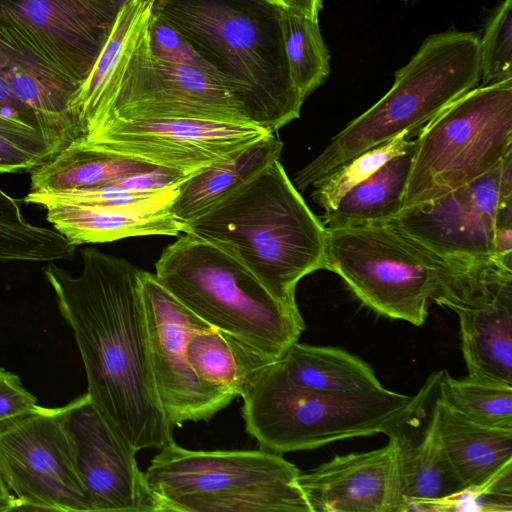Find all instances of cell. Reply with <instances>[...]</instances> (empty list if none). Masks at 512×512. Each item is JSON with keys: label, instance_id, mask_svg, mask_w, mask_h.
<instances>
[{"label": "cell", "instance_id": "obj_33", "mask_svg": "<svg viewBox=\"0 0 512 512\" xmlns=\"http://www.w3.org/2000/svg\"><path fill=\"white\" fill-rule=\"evenodd\" d=\"M60 150L44 133L0 107V173L32 171Z\"/></svg>", "mask_w": 512, "mask_h": 512}, {"label": "cell", "instance_id": "obj_39", "mask_svg": "<svg viewBox=\"0 0 512 512\" xmlns=\"http://www.w3.org/2000/svg\"><path fill=\"white\" fill-rule=\"evenodd\" d=\"M284 9L302 15L310 20L319 21L323 0H282Z\"/></svg>", "mask_w": 512, "mask_h": 512}, {"label": "cell", "instance_id": "obj_13", "mask_svg": "<svg viewBox=\"0 0 512 512\" xmlns=\"http://www.w3.org/2000/svg\"><path fill=\"white\" fill-rule=\"evenodd\" d=\"M146 26L130 48L101 127L116 118L250 123L236 98L216 77L156 58L149 48Z\"/></svg>", "mask_w": 512, "mask_h": 512}, {"label": "cell", "instance_id": "obj_8", "mask_svg": "<svg viewBox=\"0 0 512 512\" xmlns=\"http://www.w3.org/2000/svg\"><path fill=\"white\" fill-rule=\"evenodd\" d=\"M512 150V78L477 86L418 133L402 210L485 175Z\"/></svg>", "mask_w": 512, "mask_h": 512}, {"label": "cell", "instance_id": "obj_23", "mask_svg": "<svg viewBox=\"0 0 512 512\" xmlns=\"http://www.w3.org/2000/svg\"><path fill=\"white\" fill-rule=\"evenodd\" d=\"M0 78L66 146L83 136L68 109L73 91L18 49L1 42Z\"/></svg>", "mask_w": 512, "mask_h": 512}, {"label": "cell", "instance_id": "obj_34", "mask_svg": "<svg viewBox=\"0 0 512 512\" xmlns=\"http://www.w3.org/2000/svg\"><path fill=\"white\" fill-rule=\"evenodd\" d=\"M480 85L512 78V0H503L490 14L480 38Z\"/></svg>", "mask_w": 512, "mask_h": 512}, {"label": "cell", "instance_id": "obj_30", "mask_svg": "<svg viewBox=\"0 0 512 512\" xmlns=\"http://www.w3.org/2000/svg\"><path fill=\"white\" fill-rule=\"evenodd\" d=\"M438 399L478 424L512 429V385L468 375L455 379L442 370Z\"/></svg>", "mask_w": 512, "mask_h": 512}, {"label": "cell", "instance_id": "obj_31", "mask_svg": "<svg viewBox=\"0 0 512 512\" xmlns=\"http://www.w3.org/2000/svg\"><path fill=\"white\" fill-rule=\"evenodd\" d=\"M285 51L292 80L305 99L330 74V53L323 40L319 21L284 9Z\"/></svg>", "mask_w": 512, "mask_h": 512}, {"label": "cell", "instance_id": "obj_2", "mask_svg": "<svg viewBox=\"0 0 512 512\" xmlns=\"http://www.w3.org/2000/svg\"><path fill=\"white\" fill-rule=\"evenodd\" d=\"M219 75L247 120L274 133L300 115L284 42V8L267 0H152Z\"/></svg>", "mask_w": 512, "mask_h": 512}, {"label": "cell", "instance_id": "obj_14", "mask_svg": "<svg viewBox=\"0 0 512 512\" xmlns=\"http://www.w3.org/2000/svg\"><path fill=\"white\" fill-rule=\"evenodd\" d=\"M141 289L150 365L157 395L169 424L209 421L235 397L203 381L187 358V343L212 326L199 318L143 270Z\"/></svg>", "mask_w": 512, "mask_h": 512}, {"label": "cell", "instance_id": "obj_41", "mask_svg": "<svg viewBox=\"0 0 512 512\" xmlns=\"http://www.w3.org/2000/svg\"><path fill=\"white\" fill-rule=\"evenodd\" d=\"M267 1L272 2V3L276 4V5H279V6L284 8L282 0H267Z\"/></svg>", "mask_w": 512, "mask_h": 512}, {"label": "cell", "instance_id": "obj_32", "mask_svg": "<svg viewBox=\"0 0 512 512\" xmlns=\"http://www.w3.org/2000/svg\"><path fill=\"white\" fill-rule=\"evenodd\" d=\"M414 132H404L392 140L372 148L324 175L312 185V197L324 211L336 207L340 199L393 157L410 148Z\"/></svg>", "mask_w": 512, "mask_h": 512}, {"label": "cell", "instance_id": "obj_27", "mask_svg": "<svg viewBox=\"0 0 512 512\" xmlns=\"http://www.w3.org/2000/svg\"><path fill=\"white\" fill-rule=\"evenodd\" d=\"M187 358L205 382L241 397L256 375L275 362L240 339L216 328L194 333Z\"/></svg>", "mask_w": 512, "mask_h": 512}, {"label": "cell", "instance_id": "obj_17", "mask_svg": "<svg viewBox=\"0 0 512 512\" xmlns=\"http://www.w3.org/2000/svg\"><path fill=\"white\" fill-rule=\"evenodd\" d=\"M68 428L79 476L93 512H160L136 451L114 429L86 392L68 403Z\"/></svg>", "mask_w": 512, "mask_h": 512}, {"label": "cell", "instance_id": "obj_36", "mask_svg": "<svg viewBox=\"0 0 512 512\" xmlns=\"http://www.w3.org/2000/svg\"><path fill=\"white\" fill-rule=\"evenodd\" d=\"M146 33L150 51L156 58L202 70L224 84L216 71L201 58L185 37L164 18L151 11Z\"/></svg>", "mask_w": 512, "mask_h": 512}, {"label": "cell", "instance_id": "obj_6", "mask_svg": "<svg viewBox=\"0 0 512 512\" xmlns=\"http://www.w3.org/2000/svg\"><path fill=\"white\" fill-rule=\"evenodd\" d=\"M158 282L186 308L277 361L305 329L298 308L277 300L239 260L184 233L155 264Z\"/></svg>", "mask_w": 512, "mask_h": 512}, {"label": "cell", "instance_id": "obj_12", "mask_svg": "<svg viewBox=\"0 0 512 512\" xmlns=\"http://www.w3.org/2000/svg\"><path fill=\"white\" fill-rule=\"evenodd\" d=\"M512 265L443 260L432 298L456 313L468 375L512 385Z\"/></svg>", "mask_w": 512, "mask_h": 512}, {"label": "cell", "instance_id": "obj_15", "mask_svg": "<svg viewBox=\"0 0 512 512\" xmlns=\"http://www.w3.org/2000/svg\"><path fill=\"white\" fill-rule=\"evenodd\" d=\"M270 133L251 123L116 118L80 139L99 149L189 176L231 159Z\"/></svg>", "mask_w": 512, "mask_h": 512}, {"label": "cell", "instance_id": "obj_3", "mask_svg": "<svg viewBox=\"0 0 512 512\" xmlns=\"http://www.w3.org/2000/svg\"><path fill=\"white\" fill-rule=\"evenodd\" d=\"M230 253L281 303L298 308V282L327 270V229L309 209L280 159L185 224V232Z\"/></svg>", "mask_w": 512, "mask_h": 512}, {"label": "cell", "instance_id": "obj_20", "mask_svg": "<svg viewBox=\"0 0 512 512\" xmlns=\"http://www.w3.org/2000/svg\"><path fill=\"white\" fill-rule=\"evenodd\" d=\"M150 11L149 0H129L119 8L111 33L89 75L71 95L68 109L83 136L101 127L130 48L148 22Z\"/></svg>", "mask_w": 512, "mask_h": 512}, {"label": "cell", "instance_id": "obj_37", "mask_svg": "<svg viewBox=\"0 0 512 512\" xmlns=\"http://www.w3.org/2000/svg\"><path fill=\"white\" fill-rule=\"evenodd\" d=\"M37 406L36 397L24 387L19 376L0 367V425Z\"/></svg>", "mask_w": 512, "mask_h": 512}, {"label": "cell", "instance_id": "obj_43", "mask_svg": "<svg viewBox=\"0 0 512 512\" xmlns=\"http://www.w3.org/2000/svg\"><path fill=\"white\" fill-rule=\"evenodd\" d=\"M405 1H409V0H405Z\"/></svg>", "mask_w": 512, "mask_h": 512}, {"label": "cell", "instance_id": "obj_16", "mask_svg": "<svg viewBox=\"0 0 512 512\" xmlns=\"http://www.w3.org/2000/svg\"><path fill=\"white\" fill-rule=\"evenodd\" d=\"M501 166L502 161L473 182L401 210L391 222L443 260L473 262L497 258L495 234Z\"/></svg>", "mask_w": 512, "mask_h": 512}, {"label": "cell", "instance_id": "obj_10", "mask_svg": "<svg viewBox=\"0 0 512 512\" xmlns=\"http://www.w3.org/2000/svg\"><path fill=\"white\" fill-rule=\"evenodd\" d=\"M119 8L114 0H0V42L74 93L105 45Z\"/></svg>", "mask_w": 512, "mask_h": 512}, {"label": "cell", "instance_id": "obj_26", "mask_svg": "<svg viewBox=\"0 0 512 512\" xmlns=\"http://www.w3.org/2000/svg\"><path fill=\"white\" fill-rule=\"evenodd\" d=\"M155 167L99 149L79 137L31 171L30 191H56L107 184Z\"/></svg>", "mask_w": 512, "mask_h": 512}, {"label": "cell", "instance_id": "obj_29", "mask_svg": "<svg viewBox=\"0 0 512 512\" xmlns=\"http://www.w3.org/2000/svg\"><path fill=\"white\" fill-rule=\"evenodd\" d=\"M75 247L54 228L30 223L18 200L0 188V263L70 260Z\"/></svg>", "mask_w": 512, "mask_h": 512}, {"label": "cell", "instance_id": "obj_9", "mask_svg": "<svg viewBox=\"0 0 512 512\" xmlns=\"http://www.w3.org/2000/svg\"><path fill=\"white\" fill-rule=\"evenodd\" d=\"M442 259L390 222L327 229V270L379 315L422 326Z\"/></svg>", "mask_w": 512, "mask_h": 512}, {"label": "cell", "instance_id": "obj_18", "mask_svg": "<svg viewBox=\"0 0 512 512\" xmlns=\"http://www.w3.org/2000/svg\"><path fill=\"white\" fill-rule=\"evenodd\" d=\"M399 430L388 435L382 448L337 455L313 470L300 472L298 484L311 512H405Z\"/></svg>", "mask_w": 512, "mask_h": 512}, {"label": "cell", "instance_id": "obj_1", "mask_svg": "<svg viewBox=\"0 0 512 512\" xmlns=\"http://www.w3.org/2000/svg\"><path fill=\"white\" fill-rule=\"evenodd\" d=\"M74 276L49 262L42 272L72 330L87 393L136 451L174 442L150 365L141 289L143 270L94 247Z\"/></svg>", "mask_w": 512, "mask_h": 512}, {"label": "cell", "instance_id": "obj_35", "mask_svg": "<svg viewBox=\"0 0 512 512\" xmlns=\"http://www.w3.org/2000/svg\"><path fill=\"white\" fill-rule=\"evenodd\" d=\"M425 511L480 510L512 511V461L480 485L466 488L448 498L427 502Z\"/></svg>", "mask_w": 512, "mask_h": 512}, {"label": "cell", "instance_id": "obj_4", "mask_svg": "<svg viewBox=\"0 0 512 512\" xmlns=\"http://www.w3.org/2000/svg\"><path fill=\"white\" fill-rule=\"evenodd\" d=\"M441 371L415 396L386 388L329 393L292 385L276 361L263 368L241 395L246 431L261 449L277 454L311 450L354 437L397 431L427 402Z\"/></svg>", "mask_w": 512, "mask_h": 512}, {"label": "cell", "instance_id": "obj_28", "mask_svg": "<svg viewBox=\"0 0 512 512\" xmlns=\"http://www.w3.org/2000/svg\"><path fill=\"white\" fill-rule=\"evenodd\" d=\"M398 439L405 512L414 504L445 499L463 490L441 446L433 414L418 444H413L400 430Z\"/></svg>", "mask_w": 512, "mask_h": 512}, {"label": "cell", "instance_id": "obj_19", "mask_svg": "<svg viewBox=\"0 0 512 512\" xmlns=\"http://www.w3.org/2000/svg\"><path fill=\"white\" fill-rule=\"evenodd\" d=\"M178 185L123 206L51 203L42 208L53 228L74 246L135 236H177L185 232V224L170 211Z\"/></svg>", "mask_w": 512, "mask_h": 512}, {"label": "cell", "instance_id": "obj_24", "mask_svg": "<svg viewBox=\"0 0 512 512\" xmlns=\"http://www.w3.org/2000/svg\"><path fill=\"white\" fill-rule=\"evenodd\" d=\"M283 142L270 133L231 159L189 175L178 185L170 205L172 214L186 224L263 167L280 159Z\"/></svg>", "mask_w": 512, "mask_h": 512}, {"label": "cell", "instance_id": "obj_38", "mask_svg": "<svg viewBox=\"0 0 512 512\" xmlns=\"http://www.w3.org/2000/svg\"><path fill=\"white\" fill-rule=\"evenodd\" d=\"M188 176L176 171L155 167L151 170L135 173L110 182L129 191L157 193L166 188L180 184Z\"/></svg>", "mask_w": 512, "mask_h": 512}, {"label": "cell", "instance_id": "obj_7", "mask_svg": "<svg viewBox=\"0 0 512 512\" xmlns=\"http://www.w3.org/2000/svg\"><path fill=\"white\" fill-rule=\"evenodd\" d=\"M299 473L264 449L193 451L173 442L144 476L160 512H311Z\"/></svg>", "mask_w": 512, "mask_h": 512}, {"label": "cell", "instance_id": "obj_11", "mask_svg": "<svg viewBox=\"0 0 512 512\" xmlns=\"http://www.w3.org/2000/svg\"><path fill=\"white\" fill-rule=\"evenodd\" d=\"M68 409L38 405L0 425V475L17 510L93 512L76 465Z\"/></svg>", "mask_w": 512, "mask_h": 512}, {"label": "cell", "instance_id": "obj_22", "mask_svg": "<svg viewBox=\"0 0 512 512\" xmlns=\"http://www.w3.org/2000/svg\"><path fill=\"white\" fill-rule=\"evenodd\" d=\"M276 365L292 385L329 393H362L383 388L369 364L334 347L292 344Z\"/></svg>", "mask_w": 512, "mask_h": 512}, {"label": "cell", "instance_id": "obj_40", "mask_svg": "<svg viewBox=\"0 0 512 512\" xmlns=\"http://www.w3.org/2000/svg\"><path fill=\"white\" fill-rule=\"evenodd\" d=\"M18 509V501L6 486L0 475V512L14 511Z\"/></svg>", "mask_w": 512, "mask_h": 512}, {"label": "cell", "instance_id": "obj_21", "mask_svg": "<svg viewBox=\"0 0 512 512\" xmlns=\"http://www.w3.org/2000/svg\"><path fill=\"white\" fill-rule=\"evenodd\" d=\"M432 414L443 451L463 490L482 484L512 461V429L470 421L439 399Z\"/></svg>", "mask_w": 512, "mask_h": 512}, {"label": "cell", "instance_id": "obj_42", "mask_svg": "<svg viewBox=\"0 0 512 512\" xmlns=\"http://www.w3.org/2000/svg\"><path fill=\"white\" fill-rule=\"evenodd\" d=\"M116 2V4L121 7L125 2L129 1V0H114ZM150 2H152V0H149Z\"/></svg>", "mask_w": 512, "mask_h": 512}, {"label": "cell", "instance_id": "obj_5", "mask_svg": "<svg viewBox=\"0 0 512 512\" xmlns=\"http://www.w3.org/2000/svg\"><path fill=\"white\" fill-rule=\"evenodd\" d=\"M480 36L454 28L429 35L410 61L394 74L390 90L336 134L294 176L305 190L360 154L404 132L418 134L442 110L479 86Z\"/></svg>", "mask_w": 512, "mask_h": 512}, {"label": "cell", "instance_id": "obj_25", "mask_svg": "<svg viewBox=\"0 0 512 512\" xmlns=\"http://www.w3.org/2000/svg\"><path fill=\"white\" fill-rule=\"evenodd\" d=\"M415 148L416 139L410 148L350 189L334 209L324 211L326 229L392 221L402 210Z\"/></svg>", "mask_w": 512, "mask_h": 512}]
</instances>
